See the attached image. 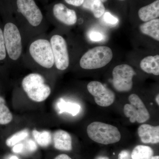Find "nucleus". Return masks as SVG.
Returning a JSON list of instances; mask_svg holds the SVG:
<instances>
[{
  "label": "nucleus",
  "mask_w": 159,
  "mask_h": 159,
  "mask_svg": "<svg viewBox=\"0 0 159 159\" xmlns=\"http://www.w3.org/2000/svg\"><path fill=\"white\" fill-rule=\"evenodd\" d=\"M24 145L22 144H17L13 146L12 151L15 153H20L22 152Z\"/></svg>",
  "instance_id": "obj_29"
},
{
  "label": "nucleus",
  "mask_w": 159,
  "mask_h": 159,
  "mask_svg": "<svg viewBox=\"0 0 159 159\" xmlns=\"http://www.w3.org/2000/svg\"><path fill=\"white\" fill-rule=\"evenodd\" d=\"M51 45L56 68L64 70L68 67L70 60L67 45L65 39L59 35L51 37Z\"/></svg>",
  "instance_id": "obj_8"
},
{
  "label": "nucleus",
  "mask_w": 159,
  "mask_h": 159,
  "mask_svg": "<svg viewBox=\"0 0 159 159\" xmlns=\"http://www.w3.org/2000/svg\"><path fill=\"white\" fill-rule=\"evenodd\" d=\"M84 0H65V1L69 4L74 6L79 7L82 6Z\"/></svg>",
  "instance_id": "obj_26"
},
{
  "label": "nucleus",
  "mask_w": 159,
  "mask_h": 159,
  "mask_svg": "<svg viewBox=\"0 0 159 159\" xmlns=\"http://www.w3.org/2000/svg\"><path fill=\"white\" fill-rule=\"evenodd\" d=\"M156 102L157 103L158 105H159V94H158L157 95L156 97Z\"/></svg>",
  "instance_id": "obj_32"
},
{
  "label": "nucleus",
  "mask_w": 159,
  "mask_h": 159,
  "mask_svg": "<svg viewBox=\"0 0 159 159\" xmlns=\"http://www.w3.org/2000/svg\"><path fill=\"white\" fill-rule=\"evenodd\" d=\"M95 159H110L108 157L106 156H99Z\"/></svg>",
  "instance_id": "obj_31"
},
{
  "label": "nucleus",
  "mask_w": 159,
  "mask_h": 159,
  "mask_svg": "<svg viewBox=\"0 0 159 159\" xmlns=\"http://www.w3.org/2000/svg\"><path fill=\"white\" fill-rule=\"evenodd\" d=\"M118 159H131V155L127 150H122L118 155Z\"/></svg>",
  "instance_id": "obj_27"
},
{
  "label": "nucleus",
  "mask_w": 159,
  "mask_h": 159,
  "mask_svg": "<svg viewBox=\"0 0 159 159\" xmlns=\"http://www.w3.org/2000/svg\"><path fill=\"white\" fill-rule=\"evenodd\" d=\"M139 16L140 19L147 22L156 19L159 16V0H156L148 6L139 9Z\"/></svg>",
  "instance_id": "obj_14"
},
{
  "label": "nucleus",
  "mask_w": 159,
  "mask_h": 159,
  "mask_svg": "<svg viewBox=\"0 0 159 159\" xmlns=\"http://www.w3.org/2000/svg\"><path fill=\"white\" fill-rule=\"evenodd\" d=\"M89 38L93 41L99 42L103 39V35L100 32L93 31L90 33Z\"/></svg>",
  "instance_id": "obj_25"
},
{
  "label": "nucleus",
  "mask_w": 159,
  "mask_h": 159,
  "mask_svg": "<svg viewBox=\"0 0 159 159\" xmlns=\"http://www.w3.org/2000/svg\"><path fill=\"white\" fill-rule=\"evenodd\" d=\"M54 147L61 151H70L72 150V140L70 135L66 131L59 129L53 135Z\"/></svg>",
  "instance_id": "obj_13"
},
{
  "label": "nucleus",
  "mask_w": 159,
  "mask_h": 159,
  "mask_svg": "<svg viewBox=\"0 0 159 159\" xmlns=\"http://www.w3.org/2000/svg\"><path fill=\"white\" fill-rule=\"evenodd\" d=\"M29 131L26 129L17 132L6 140V145L9 147H12L25 139L29 136Z\"/></svg>",
  "instance_id": "obj_22"
},
{
  "label": "nucleus",
  "mask_w": 159,
  "mask_h": 159,
  "mask_svg": "<svg viewBox=\"0 0 159 159\" xmlns=\"http://www.w3.org/2000/svg\"><path fill=\"white\" fill-rule=\"evenodd\" d=\"M27 145H28V149L29 151L31 152H33L37 149V145L36 143L31 139L28 141Z\"/></svg>",
  "instance_id": "obj_28"
},
{
  "label": "nucleus",
  "mask_w": 159,
  "mask_h": 159,
  "mask_svg": "<svg viewBox=\"0 0 159 159\" xmlns=\"http://www.w3.org/2000/svg\"><path fill=\"white\" fill-rule=\"evenodd\" d=\"M112 57V51L110 48L99 46L86 52L81 57L80 64L82 68L85 70L101 68L108 64Z\"/></svg>",
  "instance_id": "obj_3"
},
{
  "label": "nucleus",
  "mask_w": 159,
  "mask_h": 159,
  "mask_svg": "<svg viewBox=\"0 0 159 159\" xmlns=\"http://www.w3.org/2000/svg\"><path fill=\"white\" fill-rule=\"evenodd\" d=\"M83 7L92 11L94 16L99 18L104 14L105 8L100 0H84Z\"/></svg>",
  "instance_id": "obj_17"
},
{
  "label": "nucleus",
  "mask_w": 159,
  "mask_h": 159,
  "mask_svg": "<svg viewBox=\"0 0 159 159\" xmlns=\"http://www.w3.org/2000/svg\"><path fill=\"white\" fill-rule=\"evenodd\" d=\"M136 73L131 66L120 65L113 70V84L116 90L120 92H127L133 87V78Z\"/></svg>",
  "instance_id": "obj_6"
},
{
  "label": "nucleus",
  "mask_w": 159,
  "mask_h": 159,
  "mask_svg": "<svg viewBox=\"0 0 159 159\" xmlns=\"http://www.w3.org/2000/svg\"><path fill=\"white\" fill-rule=\"evenodd\" d=\"M153 156V149L149 146L143 145H137L131 154V159H150Z\"/></svg>",
  "instance_id": "obj_19"
},
{
  "label": "nucleus",
  "mask_w": 159,
  "mask_h": 159,
  "mask_svg": "<svg viewBox=\"0 0 159 159\" xmlns=\"http://www.w3.org/2000/svg\"><path fill=\"white\" fill-rule=\"evenodd\" d=\"M9 159H19L17 157L15 156H11V157Z\"/></svg>",
  "instance_id": "obj_34"
},
{
  "label": "nucleus",
  "mask_w": 159,
  "mask_h": 159,
  "mask_svg": "<svg viewBox=\"0 0 159 159\" xmlns=\"http://www.w3.org/2000/svg\"><path fill=\"white\" fill-rule=\"evenodd\" d=\"M103 19L106 23L111 25L115 26L119 22V20L110 12H105L103 14Z\"/></svg>",
  "instance_id": "obj_24"
},
{
  "label": "nucleus",
  "mask_w": 159,
  "mask_h": 159,
  "mask_svg": "<svg viewBox=\"0 0 159 159\" xmlns=\"http://www.w3.org/2000/svg\"><path fill=\"white\" fill-rule=\"evenodd\" d=\"M129 100L130 104L124 106V112L126 117L129 118L130 122L142 123L148 121L150 115L139 96L136 94H131L129 97Z\"/></svg>",
  "instance_id": "obj_7"
},
{
  "label": "nucleus",
  "mask_w": 159,
  "mask_h": 159,
  "mask_svg": "<svg viewBox=\"0 0 159 159\" xmlns=\"http://www.w3.org/2000/svg\"><path fill=\"white\" fill-rule=\"evenodd\" d=\"M138 134L141 141L145 144H157L159 142V126L143 124L139 126Z\"/></svg>",
  "instance_id": "obj_12"
},
{
  "label": "nucleus",
  "mask_w": 159,
  "mask_h": 159,
  "mask_svg": "<svg viewBox=\"0 0 159 159\" xmlns=\"http://www.w3.org/2000/svg\"><path fill=\"white\" fill-rule=\"evenodd\" d=\"M101 2H102V3L105 2H106L107 1V0H100Z\"/></svg>",
  "instance_id": "obj_35"
},
{
  "label": "nucleus",
  "mask_w": 159,
  "mask_h": 159,
  "mask_svg": "<svg viewBox=\"0 0 159 159\" xmlns=\"http://www.w3.org/2000/svg\"><path fill=\"white\" fill-rule=\"evenodd\" d=\"M53 11L55 17L67 25H73L77 22L76 11L69 9L62 3L55 4L53 7Z\"/></svg>",
  "instance_id": "obj_11"
},
{
  "label": "nucleus",
  "mask_w": 159,
  "mask_h": 159,
  "mask_svg": "<svg viewBox=\"0 0 159 159\" xmlns=\"http://www.w3.org/2000/svg\"><path fill=\"white\" fill-rule=\"evenodd\" d=\"M32 135L35 142L41 147L44 148L48 147L52 142V135L48 131L39 132L34 129L32 131Z\"/></svg>",
  "instance_id": "obj_20"
},
{
  "label": "nucleus",
  "mask_w": 159,
  "mask_h": 159,
  "mask_svg": "<svg viewBox=\"0 0 159 159\" xmlns=\"http://www.w3.org/2000/svg\"><path fill=\"white\" fill-rule=\"evenodd\" d=\"M150 159H159V156H153Z\"/></svg>",
  "instance_id": "obj_33"
},
{
  "label": "nucleus",
  "mask_w": 159,
  "mask_h": 159,
  "mask_svg": "<svg viewBox=\"0 0 159 159\" xmlns=\"http://www.w3.org/2000/svg\"><path fill=\"white\" fill-rule=\"evenodd\" d=\"M87 132L90 139L94 142L110 145L120 141L121 135L116 126L99 122H95L88 126Z\"/></svg>",
  "instance_id": "obj_2"
},
{
  "label": "nucleus",
  "mask_w": 159,
  "mask_h": 159,
  "mask_svg": "<svg viewBox=\"0 0 159 159\" xmlns=\"http://www.w3.org/2000/svg\"><path fill=\"white\" fill-rule=\"evenodd\" d=\"M29 51L37 63L46 68H51L54 61L51 43L48 40L38 39L31 44Z\"/></svg>",
  "instance_id": "obj_4"
},
{
  "label": "nucleus",
  "mask_w": 159,
  "mask_h": 159,
  "mask_svg": "<svg viewBox=\"0 0 159 159\" xmlns=\"http://www.w3.org/2000/svg\"><path fill=\"white\" fill-rule=\"evenodd\" d=\"M143 34L159 41V19H156L142 24L139 27Z\"/></svg>",
  "instance_id": "obj_16"
},
{
  "label": "nucleus",
  "mask_w": 159,
  "mask_h": 159,
  "mask_svg": "<svg viewBox=\"0 0 159 159\" xmlns=\"http://www.w3.org/2000/svg\"><path fill=\"white\" fill-rule=\"evenodd\" d=\"M16 4L18 11L30 25L34 27L39 25L43 20V14L34 0H17Z\"/></svg>",
  "instance_id": "obj_10"
},
{
  "label": "nucleus",
  "mask_w": 159,
  "mask_h": 159,
  "mask_svg": "<svg viewBox=\"0 0 159 159\" xmlns=\"http://www.w3.org/2000/svg\"><path fill=\"white\" fill-rule=\"evenodd\" d=\"M140 67L144 72L154 75H159V55L145 57L140 62Z\"/></svg>",
  "instance_id": "obj_15"
},
{
  "label": "nucleus",
  "mask_w": 159,
  "mask_h": 159,
  "mask_svg": "<svg viewBox=\"0 0 159 159\" xmlns=\"http://www.w3.org/2000/svg\"><path fill=\"white\" fill-rule=\"evenodd\" d=\"M22 86L28 97L35 102L44 101L51 93V89L45 83L44 78L36 73L26 76L22 81Z\"/></svg>",
  "instance_id": "obj_1"
},
{
  "label": "nucleus",
  "mask_w": 159,
  "mask_h": 159,
  "mask_svg": "<svg viewBox=\"0 0 159 159\" xmlns=\"http://www.w3.org/2000/svg\"><path fill=\"white\" fill-rule=\"evenodd\" d=\"M54 159H72L70 157L65 154H61L55 157Z\"/></svg>",
  "instance_id": "obj_30"
},
{
  "label": "nucleus",
  "mask_w": 159,
  "mask_h": 159,
  "mask_svg": "<svg viewBox=\"0 0 159 159\" xmlns=\"http://www.w3.org/2000/svg\"><path fill=\"white\" fill-rule=\"evenodd\" d=\"M87 89L89 93L94 97L95 102L100 106H109L115 101L114 92L106 88L99 81H93L89 83Z\"/></svg>",
  "instance_id": "obj_9"
},
{
  "label": "nucleus",
  "mask_w": 159,
  "mask_h": 159,
  "mask_svg": "<svg viewBox=\"0 0 159 159\" xmlns=\"http://www.w3.org/2000/svg\"><path fill=\"white\" fill-rule=\"evenodd\" d=\"M57 107L59 111V113H68L73 116H77L81 109L80 106L77 103L67 102L62 98L60 99L57 102Z\"/></svg>",
  "instance_id": "obj_18"
},
{
  "label": "nucleus",
  "mask_w": 159,
  "mask_h": 159,
  "mask_svg": "<svg viewBox=\"0 0 159 159\" xmlns=\"http://www.w3.org/2000/svg\"><path fill=\"white\" fill-rule=\"evenodd\" d=\"M12 114L6 105L3 97H0V125H7L12 121Z\"/></svg>",
  "instance_id": "obj_21"
},
{
  "label": "nucleus",
  "mask_w": 159,
  "mask_h": 159,
  "mask_svg": "<svg viewBox=\"0 0 159 159\" xmlns=\"http://www.w3.org/2000/svg\"><path fill=\"white\" fill-rule=\"evenodd\" d=\"M119 1H125V0H119Z\"/></svg>",
  "instance_id": "obj_36"
},
{
  "label": "nucleus",
  "mask_w": 159,
  "mask_h": 159,
  "mask_svg": "<svg viewBox=\"0 0 159 159\" xmlns=\"http://www.w3.org/2000/svg\"><path fill=\"white\" fill-rule=\"evenodd\" d=\"M6 52L9 57L16 60L21 54V37L20 31L15 25L12 23H6L3 30Z\"/></svg>",
  "instance_id": "obj_5"
},
{
  "label": "nucleus",
  "mask_w": 159,
  "mask_h": 159,
  "mask_svg": "<svg viewBox=\"0 0 159 159\" xmlns=\"http://www.w3.org/2000/svg\"><path fill=\"white\" fill-rule=\"evenodd\" d=\"M7 55L5 40H4L3 31L0 28V61L4 60L6 58Z\"/></svg>",
  "instance_id": "obj_23"
}]
</instances>
